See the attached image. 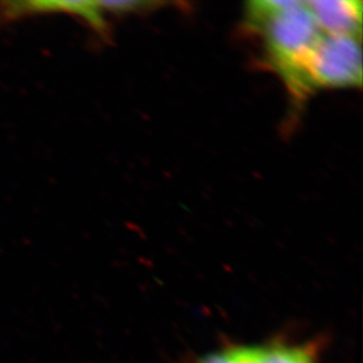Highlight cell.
<instances>
[{
	"instance_id": "obj_2",
	"label": "cell",
	"mask_w": 363,
	"mask_h": 363,
	"mask_svg": "<svg viewBox=\"0 0 363 363\" xmlns=\"http://www.w3.org/2000/svg\"><path fill=\"white\" fill-rule=\"evenodd\" d=\"M303 82L307 96L321 89L361 86V35L325 33L306 62Z\"/></svg>"
},
{
	"instance_id": "obj_4",
	"label": "cell",
	"mask_w": 363,
	"mask_h": 363,
	"mask_svg": "<svg viewBox=\"0 0 363 363\" xmlns=\"http://www.w3.org/2000/svg\"><path fill=\"white\" fill-rule=\"evenodd\" d=\"M257 363H315L308 350L298 347H257Z\"/></svg>"
},
{
	"instance_id": "obj_3",
	"label": "cell",
	"mask_w": 363,
	"mask_h": 363,
	"mask_svg": "<svg viewBox=\"0 0 363 363\" xmlns=\"http://www.w3.org/2000/svg\"><path fill=\"white\" fill-rule=\"evenodd\" d=\"M309 9L325 35H362V3L354 0H309Z\"/></svg>"
},
{
	"instance_id": "obj_1",
	"label": "cell",
	"mask_w": 363,
	"mask_h": 363,
	"mask_svg": "<svg viewBox=\"0 0 363 363\" xmlns=\"http://www.w3.org/2000/svg\"><path fill=\"white\" fill-rule=\"evenodd\" d=\"M247 30L259 35L268 65L278 73L296 99H305L306 62L325 32L307 1H250L245 11Z\"/></svg>"
}]
</instances>
